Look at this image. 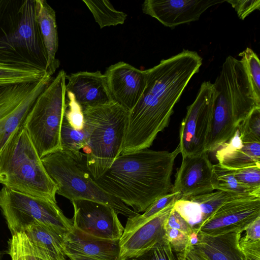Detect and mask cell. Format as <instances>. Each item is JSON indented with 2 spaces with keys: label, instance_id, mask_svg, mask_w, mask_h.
Segmentation results:
<instances>
[{
  "label": "cell",
  "instance_id": "obj_1",
  "mask_svg": "<svg viewBox=\"0 0 260 260\" xmlns=\"http://www.w3.org/2000/svg\"><path fill=\"white\" fill-rule=\"evenodd\" d=\"M202 64L197 52L183 49L146 70V86L129 111L120 155L152 145L157 134L168 126L175 105Z\"/></svg>",
  "mask_w": 260,
  "mask_h": 260
},
{
  "label": "cell",
  "instance_id": "obj_2",
  "mask_svg": "<svg viewBox=\"0 0 260 260\" xmlns=\"http://www.w3.org/2000/svg\"><path fill=\"white\" fill-rule=\"evenodd\" d=\"M180 153L178 145L172 152L146 148L120 155L94 180L107 193L143 212L157 198L171 192L173 166Z\"/></svg>",
  "mask_w": 260,
  "mask_h": 260
},
{
  "label": "cell",
  "instance_id": "obj_3",
  "mask_svg": "<svg viewBox=\"0 0 260 260\" xmlns=\"http://www.w3.org/2000/svg\"><path fill=\"white\" fill-rule=\"evenodd\" d=\"M218 91L205 146L216 151L234 135L240 124L256 107L249 80L241 62L228 56L213 83Z\"/></svg>",
  "mask_w": 260,
  "mask_h": 260
},
{
  "label": "cell",
  "instance_id": "obj_4",
  "mask_svg": "<svg viewBox=\"0 0 260 260\" xmlns=\"http://www.w3.org/2000/svg\"><path fill=\"white\" fill-rule=\"evenodd\" d=\"M47 52L35 0H0V63L46 72Z\"/></svg>",
  "mask_w": 260,
  "mask_h": 260
},
{
  "label": "cell",
  "instance_id": "obj_5",
  "mask_svg": "<svg viewBox=\"0 0 260 260\" xmlns=\"http://www.w3.org/2000/svg\"><path fill=\"white\" fill-rule=\"evenodd\" d=\"M0 184L15 191L56 202L57 187L47 173L22 125L10 137L0 155Z\"/></svg>",
  "mask_w": 260,
  "mask_h": 260
},
{
  "label": "cell",
  "instance_id": "obj_6",
  "mask_svg": "<svg viewBox=\"0 0 260 260\" xmlns=\"http://www.w3.org/2000/svg\"><path fill=\"white\" fill-rule=\"evenodd\" d=\"M83 111L88 135L83 163L95 180L120 155L129 112L115 102Z\"/></svg>",
  "mask_w": 260,
  "mask_h": 260
},
{
  "label": "cell",
  "instance_id": "obj_7",
  "mask_svg": "<svg viewBox=\"0 0 260 260\" xmlns=\"http://www.w3.org/2000/svg\"><path fill=\"white\" fill-rule=\"evenodd\" d=\"M67 75L60 70L38 96L22 126L41 158L60 150L61 123L67 107Z\"/></svg>",
  "mask_w": 260,
  "mask_h": 260
},
{
  "label": "cell",
  "instance_id": "obj_8",
  "mask_svg": "<svg viewBox=\"0 0 260 260\" xmlns=\"http://www.w3.org/2000/svg\"><path fill=\"white\" fill-rule=\"evenodd\" d=\"M41 160L57 187L56 193L71 202L85 200L100 203L127 218L139 214L102 190L86 170L83 162H78L60 150L44 156Z\"/></svg>",
  "mask_w": 260,
  "mask_h": 260
},
{
  "label": "cell",
  "instance_id": "obj_9",
  "mask_svg": "<svg viewBox=\"0 0 260 260\" xmlns=\"http://www.w3.org/2000/svg\"><path fill=\"white\" fill-rule=\"evenodd\" d=\"M0 210L13 236L24 232L35 222L67 235L73 230L57 202L22 193L3 186L0 190Z\"/></svg>",
  "mask_w": 260,
  "mask_h": 260
},
{
  "label": "cell",
  "instance_id": "obj_10",
  "mask_svg": "<svg viewBox=\"0 0 260 260\" xmlns=\"http://www.w3.org/2000/svg\"><path fill=\"white\" fill-rule=\"evenodd\" d=\"M46 72L38 81L0 86V155L15 131L24 123L38 96L52 80Z\"/></svg>",
  "mask_w": 260,
  "mask_h": 260
},
{
  "label": "cell",
  "instance_id": "obj_11",
  "mask_svg": "<svg viewBox=\"0 0 260 260\" xmlns=\"http://www.w3.org/2000/svg\"><path fill=\"white\" fill-rule=\"evenodd\" d=\"M218 95L213 83L203 82L193 103L187 107L180 128L179 143L182 157L194 155L205 150L215 99Z\"/></svg>",
  "mask_w": 260,
  "mask_h": 260
},
{
  "label": "cell",
  "instance_id": "obj_12",
  "mask_svg": "<svg viewBox=\"0 0 260 260\" xmlns=\"http://www.w3.org/2000/svg\"><path fill=\"white\" fill-rule=\"evenodd\" d=\"M258 217L260 197H244L223 204L203 223L192 228L198 233L210 236L241 233Z\"/></svg>",
  "mask_w": 260,
  "mask_h": 260
},
{
  "label": "cell",
  "instance_id": "obj_13",
  "mask_svg": "<svg viewBox=\"0 0 260 260\" xmlns=\"http://www.w3.org/2000/svg\"><path fill=\"white\" fill-rule=\"evenodd\" d=\"M74 208L73 228L100 239L118 241L124 228L118 213L105 204L85 200L71 202Z\"/></svg>",
  "mask_w": 260,
  "mask_h": 260
},
{
  "label": "cell",
  "instance_id": "obj_14",
  "mask_svg": "<svg viewBox=\"0 0 260 260\" xmlns=\"http://www.w3.org/2000/svg\"><path fill=\"white\" fill-rule=\"evenodd\" d=\"M213 165L207 151L183 157L171 192L179 193L181 199L212 192Z\"/></svg>",
  "mask_w": 260,
  "mask_h": 260
},
{
  "label": "cell",
  "instance_id": "obj_15",
  "mask_svg": "<svg viewBox=\"0 0 260 260\" xmlns=\"http://www.w3.org/2000/svg\"><path fill=\"white\" fill-rule=\"evenodd\" d=\"M225 0H146L142 4L144 14L164 26L174 28L197 21L209 8Z\"/></svg>",
  "mask_w": 260,
  "mask_h": 260
},
{
  "label": "cell",
  "instance_id": "obj_16",
  "mask_svg": "<svg viewBox=\"0 0 260 260\" xmlns=\"http://www.w3.org/2000/svg\"><path fill=\"white\" fill-rule=\"evenodd\" d=\"M114 102L130 111L140 99L146 84V71L119 61L107 68L104 74Z\"/></svg>",
  "mask_w": 260,
  "mask_h": 260
},
{
  "label": "cell",
  "instance_id": "obj_17",
  "mask_svg": "<svg viewBox=\"0 0 260 260\" xmlns=\"http://www.w3.org/2000/svg\"><path fill=\"white\" fill-rule=\"evenodd\" d=\"M171 204L130 234L119 239V260L139 256L165 241V225L173 208Z\"/></svg>",
  "mask_w": 260,
  "mask_h": 260
},
{
  "label": "cell",
  "instance_id": "obj_18",
  "mask_svg": "<svg viewBox=\"0 0 260 260\" xmlns=\"http://www.w3.org/2000/svg\"><path fill=\"white\" fill-rule=\"evenodd\" d=\"M66 91L72 93L83 110L114 102L106 76L101 71L78 72L67 75Z\"/></svg>",
  "mask_w": 260,
  "mask_h": 260
},
{
  "label": "cell",
  "instance_id": "obj_19",
  "mask_svg": "<svg viewBox=\"0 0 260 260\" xmlns=\"http://www.w3.org/2000/svg\"><path fill=\"white\" fill-rule=\"evenodd\" d=\"M244 197H249L216 190L181 198L174 203L173 208L193 228L203 223L223 204Z\"/></svg>",
  "mask_w": 260,
  "mask_h": 260
},
{
  "label": "cell",
  "instance_id": "obj_20",
  "mask_svg": "<svg viewBox=\"0 0 260 260\" xmlns=\"http://www.w3.org/2000/svg\"><path fill=\"white\" fill-rule=\"evenodd\" d=\"M119 240L98 238L73 228L66 236V256H84L97 260H119Z\"/></svg>",
  "mask_w": 260,
  "mask_h": 260
},
{
  "label": "cell",
  "instance_id": "obj_21",
  "mask_svg": "<svg viewBox=\"0 0 260 260\" xmlns=\"http://www.w3.org/2000/svg\"><path fill=\"white\" fill-rule=\"evenodd\" d=\"M215 156L218 164L230 170L260 166V142L242 141L237 127L234 136L216 150Z\"/></svg>",
  "mask_w": 260,
  "mask_h": 260
},
{
  "label": "cell",
  "instance_id": "obj_22",
  "mask_svg": "<svg viewBox=\"0 0 260 260\" xmlns=\"http://www.w3.org/2000/svg\"><path fill=\"white\" fill-rule=\"evenodd\" d=\"M31 242L36 256L41 260H66V236L47 226L35 222L24 231Z\"/></svg>",
  "mask_w": 260,
  "mask_h": 260
},
{
  "label": "cell",
  "instance_id": "obj_23",
  "mask_svg": "<svg viewBox=\"0 0 260 260\" xmlns=\"http://www.w3.org/2000/svg\"><path fill=\"white\" fill-rule=\"evenodd\" d=\"M194 248L207 260H245L239 246L240 233L210 236L198 233Z\"/></svg>",
  "mask_w": 260,
  "mask_h": 260
},
{
  "label": "cell",
  "instance_id": "obj_24",
  "mask_svg": "<svg viewBox=\"0 0 260 260\" xmlns=\"http://www.w3.org/2000/svg\"><path fill=\"white\" fill-rule=\"evenodd\" d=\"M35 1V18L47 54L46 72L52 76L59 66L55 55L58 38L55 11L45 0Z\"/></svg>",
  "mask_w": 260,
  "mask_h": 260
},
{
  "label": "cell",
  "instance_id": "obj_25",
  "mask_svg": "<svg viewBox=\"0 0 260 260\" xmlns=\"http://www.w3.org/2000/svg\"><path fill=\"white\" fill-rule=\"evenodd\" d=\"M87 139L88 135L84 127L81 130L75 129L64 116L60 129V150L78 162L82 163L84 154L81 150L86 145Z\"/></svg>",
  "mask_w": 260,
  "mask_h": 260
},
{
  "label": "cell",
  "instance_id": "obj_26",
  "mask_svg": "<svg viewBox=\"0 0 260 260\" xmlns=\"http://www.w3.org/2000/svg\"><path fill=\"white\" fill-rule=\"evenodd\" d=\"M178 192H170L157 198L143 212V213L127 218L121 237L126 236L151 220L158 213L168 206L180 199Z\"/></svg>",
  "mask_w": 260,
  "mask_h": 260
},
{
  "label": "cell",
  "instance_id": "obj_27",
  "mask_svg": "<svg viewBox=\"0 0 260 260\" xmlns=\"http://www.w3.org/2000/svg\"><path fill=\"white\" fill-rule=\"evenodd\" d=\"M83 2L92 14L101 28L122 24L127 17L126 14L115 10L108 1L83 0Z\"/></svg>",
  "mask_w": 260,
  "mask_h": 260
},
{
  "label": "cell",
  "instance_id": "obj_28",
  "mask_svg": "<svg viewBox=\"0 0 260 260\" xmlns=\"http://www.w3.org/2000/svg\"><path fill=\"white\" fill-rule=\"evenodd\" d=\"M212 186L214 190L233 193L243 197H260V193L247 188L237 180L232 171L217 164L213 165Z\"/></svg>",
  "mask_w": 260,
  "mask_h": 260
},
{
  "label": "cell",
  "instance_id": "obj_29",
  "mask_svg": "<svg viewBox=\"0 0 260 260\" xmlns=\"http://www.w3.org/2000/svg\"><path fill=\"white\" fill-rule=\"evenodd\" d=\"M46 72L45 70L30 67L0 63V86L35 82L39 80Z\"/></svg>",
  "mask_w": 260,
  "mask_h": 260
},
{
  "label": "cell",
  "instance_id": "obj_30",
  "mask_svg": "<svg viewBox=\"0 0 260 260\" xmlns=\"http://www.w3.org/2000/svg\"><path fill=\"white\" fill-rule=\"evenodd\" d=\"M240 61L246 73L253 97L260 105V61L257 54L249 47L240 52Z\"/></svg>",
  "mask_w": 260,
  "mask_h": 260
},
{
  "label": "cell",
  "instance_id": "obj_31",
  "mask_svg": "<svg viewBox=\"0 0 260 260\" xmlns=\"http://www.w3.org/2000/svg\"><path fill=\"white\" fill-rule=\"evenodd\" d=\"M8 243V253L11 260H39L34 253L31 242L24 232L12 236Z\"/></svg>",
  "mask_w": 260,
  "mask_h": 260
},
{
  "label": "cell",
  "instance_id": "obj_32",
  "mask_svg": "<svg viewBox=\"0 0 260 260\" xmlns=\"http://www.w3.org/2000/svg\"><path fill=\"white\" fill-rule=\"evenodd\" d=\"M238 128L242 141L260 142V107L255 108Z\"/></svg>",
  "mask_w": 260,
  "mask_h": 260
},
{
  "label": "cell",
  "instance_id": "obj_33",
  "mask_svg": "<svg viewBox=\"0 0 260 260\" xmlns=\"http://www.w3.org/2000/svg\"><path fill=\"white\" fill-rule=\"evenodd\" d=\"M231 170L242 186L260 193V166H253Z\"/></svg>",
  "mask_w": 260,
  "mask_h": 260
},
{
  "label": "cell",
  "instance_id": "obj_34",
  "mask_svg": "<svg viewBox=\"0 0 260 260\" xmlns=\"http://www.w3.org/2000/svg\"><path fill=\"white\" fill-rule=\"evenodd\" d=\"M68 103L64 114V117L69 123L75 129L81 130L84 124L83 111L77 102L72 93L67 91Z\"/></svg>",
  "mask_w": 260,
  "mask_h": 260
},
{
  "label": "cell",
  "instance_id": "obj_35",
  "mask_svg": "<svg viewBox=\"0 0 260 260\" xmlns=\"http://www.w3.org/2000/svg\"><path fill=\"white\" fill-rule=\"evenodd\" d=\"M125 260H178L167 240L160 243L145 253Z\"/></svg>",
  "mask_w": 260,
  "mask_h": 260
},
{
  "label": "cell",
  "instance_id": "obj_36",
  "mask_svg": "<svg viewBox=\"0 0 260 260\" xmlns=\"http://www.w3.org/2000/svg\"><path fill=\"white\" fill-rule=\"evenodd\" d=\"M165 238L176 253L184 251L190 244L189 236L178 230L165 228Z\"/></svg>",
  "mask_w": 260,
  "mask_h": 260
},
{
  "label": "cell",
  "instance_id": "obj_37",
  "mask_svg": "<svg viewBox=\"0 0 260 260\" xmlns=\"http://www.w3.org/2000/svg\"><path fill=\"white\" fill-rule=\"evenodd\" d=\"M234 8L239 18L244 20L250 13L260 9L259 0H225Z\"/></svg>",
  "mask_w": 260,
  "mask_h": 260
},
{
  "label": "cell",
  "instance_id": "obj_38",
  "mask_svg": "<svg viewBox=\"0 0 260 260\" xmlns=\"http://www.w3.org/2000/svg\"><path fill=\"white\" fill-rule=\"evenodd\" d=\"M239 246L245 260H260V240L241 237Z\"/></svg>",
  "mask_w": 260,
  "mask_h": 260
},
{
  "label": "cell",
  "instance_id": "obj_39",
  "mask_svg": "<svg viewBox=\"0 0 260 260\" xmlns=\"http://www.w3.org/2000/svg\"><path fill=\"white\" fill-rule=\"evenodd\" d=\"M165 227L178 230L189 236L193 232L192 226L174 208L166 220Z\"/></svg>",
  "mask_w": 260,
  "mask_h": 260
},
{
  "label": "cell",
  "instance_id": "obj_40",
  "mask_svg": "<svg viewBox=\"0 0 260 260\" xmlns=\"http://www.w3.org/2000/svg\"><path fill=\"white\" fill-rule=\"evenodd\" d=\"M245 231V238L252 240H260V217L252 222Z\"/></svg>",
  "mask_w": 260,
  "mask_h": 260
},
{
  "label": "cell",
  "instance_id": "obj_41",
  "mask_svg": "<svg viewBox=\"0 0 260 260\" xmlns=\"http://www.w3.org/2000/svg\"><path fill=\"white\" fill-rule=\"evenodd\" d=\"M176 255L178 260H207L191 245L182 252L176 253Z\"/></svg>",
  "mask_w": 260,
  "mask_h": 260
},
{
  "label": "cell",
  "instance_id": "obj_42",
  "mask_svg": "<svg viewBox=\"0 0 260 260\" xmlns=\"http://www.w3.org/2000/svg\"><path fill=\"white\" fill-rule=\"evenodd\" d=\"M67 256L71 260H97L84 256L74 255H68Z\"/></svg>",
  "mask_w": 260,
  "mask_h": 260
},
{
  "label": "cell",
  "instance_id": "obj_43",
  "mask_svg": "<svg viewBox=\"0 0 260 260\" xmlns=\"http://www.w3.org/2000/svg\"><path fill=\"white\" fill-rule=\"evenodd\" d=\"M39 259V260H41V259ZM66 260H67V259H66Z\"/></svg>",
  "mask_w": 260,
  "mask_h": 260
}]
</instances>
